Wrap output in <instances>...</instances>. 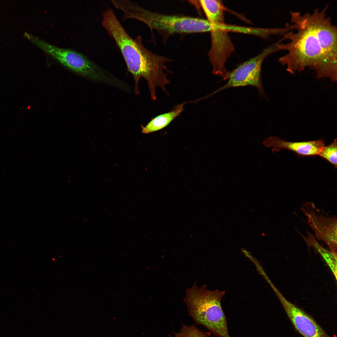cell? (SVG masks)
Listing matches in <instances>:
<instances>
[{
	"mask_svg": "<svg viewBox=\"0 0 337 337\" xmlns=\"http://www.w3.org/2000/svg\"><path fill=\"white\" fill-rule=\"evenodd\" d=\"M290 30L281 39L280 50L286 51L279 62L291 73L307 67L314 70L317 77L337 78V30L328 19L321 17L317 8L312 13L291 11Z\"/></svg>",
	"mask_w": 337,
	"mask_h": 337,
	"instance_id": "cell-1",
	"label": "cell"
},
{
	"mask_svg": "<svg viewBox=\"0 0 337 337\" xmlns=\"http://www.w3.org/2000/svg\"><path fill=\"white\" fill-rule=\"evenodd\" d=\"M102 25L109 35L114 41L125 62L128 71L134 81V92L139 93L141 78L147 82L152 99L156 100V89L161 87L166 92L165 86L170 81L165 71L166 64L172 61L167 57L156 54L147 49L139 35L132 38L124 28L111 8L103 13Z\"/></svg>",
	"mask_w": 337,
	"mask_h": 337,
	"instance_id": "cell-2",
	"label": "cell"
},
{
	"mask_svg": "<svg viewBox=\"0 0 337 337\" xmlns=\"http://www.w3.org/2000/svg\"><path fill=\"white\" fill-rule=\"evenodd\" d=\"M112 3L123 12V20L139 21L152 31L156 30L166 37L175 33L203 32L211 30L210 24L207 20L153 12L130 0H113Z\"/></svg>",
	"mask_w": 337,
	"mask_h": 337,
	"instance_id": "cell-3",
	"label": "cell"
},
{
	"mask_svg": "<svg viewBox=\"0 0 337 337\" xmlns=\"http://www.w3.org/2000/svg\"><path fill=\"white\" fill-rule=\"evenodd\" d=\"M225 292L200 288L196 282L187 289L184 299L188 313L197 324L202 325L217 337H230L227 324L221 305Z\"/></svg>",
	"mask_w": 337,
	"mask_h": 337,
	"instance_id": "cell-4",
	"label": "cell"
},
{
	"mask_svg": "<svg viewBox=\"0 0 337 337\" xmlns=\"http://www.w3.org/2000/svg\"><path fill=\"white\" fill-rule=\"evenodd\" d=\"M199 3L211 26V46L208 56L212 66V73L227 79L225 63L235 50L228 33L232 25L224 21L226 8L221 1L201 0Z\"/></svg>",
	"mask_w": 337,
	"mask_h": 337,
	"instance_id": "cell-5",
	"label": "cell"
},
{
	"mask_svg": "<svg viewBox=\"0 0 337 337\" xmlns=\"http://www.w3.org/2000/svg\"><path fill=\"white\" fill-rule=\"evenodd\" d=\"M27 38L43 51L72 71L92 81L120 88L122 80L83 54L51 44L30 34Z\"/></svg>",
	"mask_w": 337,
	"mask_h": 337,
	"instance_id": "cell-6",
	"label": "cell"
},
{
	"mask_svg": "<svg viewBox=\"0 0 337 337\" xmlns=\"http://www.w3.org/2000/svg\"><path fill=\"white\" fill-rule=\"evenodd\" d=\"M280 42L279 40L269 46L259 55L242 63L233 70L228 72L227 83L212 95L230 88L251 86L257 88L261 97H265V94L261 78L262 64L266 57L280 51Z\"/></svg>",
	"mask_w": 337,
	"mask_h": 337,
	"instance_id": "cell-7",
	"label": "cell"
},
{
	"mask_svg": "<svg viewBox=\"0 0 337 337\" xmlns=\"http://www.w3.org/2000/svg\"><path fill=\"white\" fill-rule=\"evenodd\" d=\"M295 330L303 337H332L314 318L288 301L273 285H271Z\"/></svg>",
	"mask_w": 337,
	"mask_h": 337,
	"instance_id": "cell-8",
	"label": "cell"
},
{
	"mask_svg": "<svg viewBox=\"0 0 337 337\" xmlns=\"http://www.w3.org/2000/svg\"><path fill=\"white\" fill-rule=\"evenodd\" d=\"M301 209L306 217L308 224L314 232L315 238L324 242L330 250L337 252V217H327L316 214V207L312 202L305 203Z\"/></svg>",
	"mask_w": 337,
	"mask_h": 337,
	"instance_id": "cell-9",
	"label": "cell"
},
{
	"mask_svg": "<svg viewBox=\"0 0 337 337\" xmlns=\"http://www.w3.org/2000/svg\"><path fill=\"white\" fill-rule=\"evenodd\" d=\"M265 144L268 147H273L274 151H278L285 149L294 152L299 155L312 156L318 155L325 146L323 139L307 141L292 142L286 141L276 137H271L266 139Z\"/></svg>",
	"mask_w": 337,
	"mask_h": 337,
	"instance_id": "cell-10",
	"label": "cell"
},
{
	"mask_svg": "<svg viewBox=\"0 0 337 337\" xmlns=\"http://www.w3.org/2000/svg\"><path fill=\"white\" fill-rule=\"evenodd\" d=\"M308 247H312L322 257L337 280V252L328 250L322 247L317 242L313 235L307 231V236L303 235L298 232Z\"/></svg>",
	"mask_w": 337,
	"mask_h": 337,
	"instance_id": "cell-11",
	"label": "cell"
},
{
	"mask_svg": "<svg viewBox=\"0 0 337 337\" xmlns=\"http://www.w3.org/2000/svg\"><path fill=\"white\" fill-rule=\"evenodd\" d=\"M184 105V103L178 105L173 110L155 117L145 126H142V133L148 134L166 127L183 111Z\"/></svg>",
	"mask_w": 337,
	"mask_h": 337,
	"instance_id": "cell-12",
	"label": "cell"
},
{
	"mask_svg": "<svg viewBox=\"0 0 337 337\" xmlns=\"http://www.w3.org/2000/svg\"><path fill=\"white\" fill-rule=\"evenodd\" d=\"M337 139L336 138L330 144L324 146L318 154L330 163L335 168H337Z\"/></svg>",
	"mask_w": 337,
	"mask_h": 337,
	"instance_id": "cell-13",
	"label": "cell"
},
{
	"mask_svg": "<svg viewBox=\"0 0 337 337\" xmlns=\"http://www.w3.org/2000/svg\"><path fill=\"white\" fill-rule=\"evenodd\" d=\"M208 333L199 330L193 325L182 324L179 331L169 335V337H209Z\"/></svg>",
	"mask_w": 337,
	"mask_h": 337,
	"instance_id": "cell-14",
	"label": "cell"
}]
</instances>
